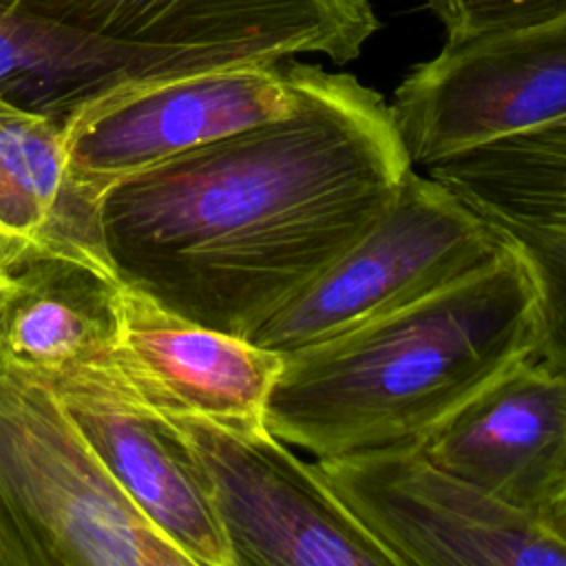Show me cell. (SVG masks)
I'll use <instances>...</instances> for the list:
<instances>
[{"label":"cell","instance_id":"obj_8","mask_svg":"<svg viewBox=\"0 0 566 566\" xmlns=\"http://www.w3.org/2000/svg\"><path fill=\"white\" fill-rule=\"evenodd\" d=\"M0 15L133 46L199 51L228 66L303 53L345 64L380 27L367 0H0Z\"/></svg>","mask_w":566,"mask_h":566},{"label":"cell","instance_id":"obj_19","mask_svg":"<svg viewBox=\"0 0 566 566\" xmlns=\"http://www.w3.org/2000/svg\"><path fill=\"white\" fill-rule=\"evenodd\" d=\"M544 522V526L566 544V482L559 489V493L553 497V502L548 504V509L542 513L539 517Z\"/></svg>","mask_w":566,"mask_h":566},{"label":"cell","instance_id":"obj_16","mask_svg":"<svg viewBox=\"0 0 566 566\" xmlns=\"http://www.w3.org/2000/svg\"><path fill=\"white\" fill-rule=\"evenodd\" d=\"M424 172L484 217H546L566 208V117L482 144Z\"/></svg>","mask_w":566,"mask_h":566},{"label":"cell","instance_id":"obj_14","mask_svg":"<svg viewBox=\"0 0 566 566\" xmlns=\"http://www.w3.org/2000/svg\"><path fill=\"white\" fill-rule=\"evenodd\" d=\"M62 402L117 484L192 566H234L206 489L184 447L157 416L117 398Z\"/></svg>","mask_w":566,"mask_h":566},{"label":"cell","instance_id":"obj_18","mask_svg":"<svg viewBox=\"0 0 566 566\" xmlns=\"http://www.w3.org/2000/svg\"><path fill=\"white\" fill-rule=\"evenodd\" d=\"M447 42L486 33L566 27V0H427Z\"/></svg>","mask_w":566,"mask_h":566},{"label":"cell","instance_id":"obj_13","mask_svg":"<svg viewBox=\"0 0 566 566\" xmlns=\"http://www.w3.org/2000/svg\"><path fill=\"white\" fill-rule=\"evenodd\" d=\"M66 259L122 281L111 256L102 203L77 184L64 124L0 97V263Z\"/></svg>","mask_w":566,"mask_h":566},{"label":"cell","instance_id":"obj_7","mask_svg":"<svg viewBox=\"0 0 566 566\" xmlns=\"http://www.w3.org/2000/svg\"><path fill=\"white\" fill-rule=\"evenodd\" d=\"M413 168L566 117V27L444 42L389 104Z\"/></svg>","mask_w":566,"mask_h":566},{"label":"cell","instance_id":"obj_20","mask_svg":"<svg viewBox=\"0 0 566 566\" xmlns=\"http://www.w3.org/2000/svg\"><path fill=\"white\" fill-rule=\"evenodd\" d=\"M7 274H9V272H7V270H4V268H2V263H0V285H2V283H4V279H7Z\"/></svg>","mask_w":566,"mask_h":566},{"label":"cell","instance_id":"obj_9","mask_svg":"<svg viewBox=\"0 0 566 566\" xmlns=\"http://www.w3.org/2000/svg\"><path fill=\"white\" fill-rule=\"evenodd\" d=\"M285 62L150 77L104 93L64 122L71 170L97 203L122 181L290 111Z\"/></svg>","mask_w":566,"mask_h":566},{"label":"cell","instance_id":"obj_2","mask_svg":"<svg viewBox=\"0 0 566 566\" xmlns=\"http://www.w3.org/2000/svg\"><path fill=\"white\" fill-rule=\"evenodd\" d=\"M537 347L535 281L509 241L475 272L283 354L263 422L314 458L420 444Z\"/></svg>","mask_w":566,"mask_h":566},{"label":"cell","instance_id":"obj_15","mask_svg":"<svg viewBox=\"0 0 566 566\" xmlns=\"http://www.w3.org/2000/svg\"><path fill=\"white\" fill-rule=\"evenodd\" d=\"M230 69L186 49L133 46L0 15V97L66 122L86 102L150 77Z\"/></svg>","mask_w":566,"mask_h":566},{"label":"cell","instance_id":"obj_10","mask_svg":"<svg viewBox=\"0 0 566 566\" xmlns=\"http://www.w3.org/2000/svg\"><path fill=\"white\" fill-rule=\"evenodd\" d=\"M108 398L221 424L263 422L283 354L190 321L130 281L115 292Z\"/></svg>","mask_w":566,"mask_h":566},{"label":"cell","instance_id":"obj_17","mask_svg":"<svg viewBox=\"0 0 566 566\" xmlns=\"http://www.w3.org/2000/svg\"><path fill=\"white\" fill-rule=\"evenodd\" d=\"M484 219H489L526 261L539 303L537 356L566 374V212L546 221Z\"/></svg>","mask_w":566,"mask_h":566},{"label":"cell","instance_id":"obj_11","mask_svg":"<svg viewBox=\"0 0 566 566\" xmlns=\"http://www.w3.org/2000/svg\"><path fill=\"white\" fill-rule=\"evenodd\" d=\"M420 449L539 520L566 482V374L539 356L517 360L438 422Z\"/></svg>","mask_w":566,"mask_h":566},{"label":"cell","instance_id":"obj_5","mask_svg":"<svg viewBox=\"0 0 566 566\" xmlns=\"http://www.w3.org/2000/svg\"><path fill=\"white\" fill-rule=\"evenodd\" d=\"M150 413L184 447L234 566H396L316 464L298 460L265 422L221 424Z\"/></svg>","mask_w":566,"mask_h":566},{"label":"cell","instance_id":"obj_4","mask_svg":"<svg viewBox=\"0 0 566 566\" xmlns=\"http://www.w3.org/2000/svg\"><path fill=\"white\" fill-rule=\"evenodd\" d=\"M506 245L489 219L411 166L389 208L248 340L287 354L418 301L491 263Z\"/></svg>","mask_w":566,"mask_h":566},{"label":"cell","instance_id":"obj_1","mask_svg":"<svg viewBox=\"0 0 566 566\" xmlns=\"http://www.w3.org/2000/svg\"><path fill=\"white\" fill-rule=\"evenodd\" d=\"M285 69L287 113L139 172L102 201L124 281L241 338L332 265L411 168L382 95L294 57Z\"/></svg>","mask_w":566,"mask_h":566},{"label":"cell","instance_id":"obj_12","mask_svg":"<svg viewBox=\"0 0 566 566\" xmlns=\"http://www.w3.org/2000/svg\"><path fill=\"white\" fill-rule=\"evenodd\" d=\"M122 281L66 259L13 268L0 285V363L62 400L111 396Z\"/></svg>","mask_w":566,"mask_h":566},{"label":"cell","instance_id":"obj_6","mask_svg":"<svg viewBox=\"0 0 566 566\" xmlns=\"http://www.w3.org/2000/svg\"><path fill=\"white\" fill-rule=\"evenodd\" d=\"M314 464L396 566H566V544L542 520L438 467L420 444Z\"/></svg>","mask_w":566,"mask_h":566},{"label":"cell","instance_id":"obj_3","mask_svg":"<svg viewBox=\"0 0 566 566\" xmlns=\"http://www.w3.org/2000/svg\"><path fill=\"white\" fill-rule=\"evenodd\" d=\"M0 566H192L117 484L64 402L2 363Z\"/></svg>","mask_w":566,"mask_h":566}]
</instances>
